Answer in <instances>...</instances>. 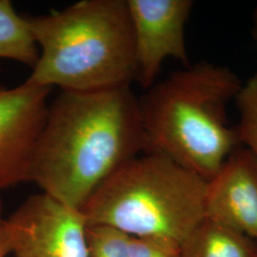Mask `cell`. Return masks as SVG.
<instances>
[{"instance_id":"14","label":"cell","mask_w":257,"mask_h":257,"mask_svg":"<svg viewBox=\"0 0 257 257\" xmlns=\"http://www.w3.org/2000/svg\"><path fill=\"white\" fill-rule=\"evenodd\" d=\"M13 252V235L8 220L0 217V257H6Z\"/></svg>"},{"instance_id":"12","label":"cell","mask_w":257,"mask_h":257,"mask_svg":"<svg viewBox=\"0 0 257 257\" xmlns=\"http://www.w3.org/2000/svg\"><path fill=\"white\" fill-rule=\"evenodd\" d=\"M89 257H130V235L106 225H89L86 230Z\"/></svg>"},{"instance_id":"3","label":"cell","mask_w":257,"mask_h":257,"mask_svg":"<svg viewBox=\"0 0 257 257\" xmlns=\"http://www.w3.org/2000/svg\"><path fill=\"white\" fill-rule=\"evenodd\" d=\"M28 20L40 53L28 84L93 92L138 81L127 0H83Z\"/></svg>"},{"instance_id":"9","label":"cell","mask_w":257,"mask_h":257,"mask_svg":"<svg viewBox=\"0 0 257 257\" xmlns=\"http://www.w3.org/2000/svg\"><path fill=\"white\" fill-rule=\"evenodd\" d=\"M180 257H257V242L205 217L184 241Z\"/></svg>"},{"instance_id":"11","label":"cell","mask_w":257,"mask_h":257,"mask_svg":"<svg viewBox=\"0 0 257 257\" xmlns=\"http://www.w3.org/2000/svg\"><path fill=\"white\" fill-rule=\"evenodd\" d=\"M239 112L235 130L241 146L257 159V74L244 83L235 98Z\"/></svg>"},{"instance_id":"1","label":"cell","mask_w":257,"mask_h":257,"mask_svg":"<svg viewBox=\"0 0 257 257\" xmlns=\"http://www.w3.org/2000/svg\"><path fill=\"white\" fill-rule=\"evenodd\" d=\"M145 150L139 98L131 86L61 91L49 103L30 181L81 210L112 173Z\"/></svg>"},{"instance_id":"7","label":"cell","mask_w":257,"mask_h":257,"mask_svg":"<svg viewBox=\"0 0 257 257\" xmlns=\"http://www.w3.org/2000/svg\"><path fill=\"white\" fill-rule=\"evenodd\" d=\"M138 60V82L148 90L169 57L191 66L185 42V26L192 0H127Z\"/></svg>"},{"instance_id":"10","label":"cell","mask_w":257,"mask_h":257,"mask_svg":"<svg viewBox=\"0 0 257 257\" xmlns=\"http://www.w3.org/2000/svg\"><path fill=\"white\" fill-rule=\"evenodd\" d=\"M39 48L27 18L17 13L10 0H0V59H10L33 69Z\"/></svg>"},{"instance_id":"6","label":"cell","mask_w":257,"mask_h":257,"mask_svg":"<svg viewBox=\"0 0 257 257\" xmlns=\"http://www.w3.org/2000/svg\"><path fill=\"white\" fill-rule=\"evenodd\" d=\"M52 88L22 83L0 85V191L30 181Z\"/></svg>"},{"instance_id":"13","label":"cell","mask_w":257,"mask_h":257,"mask_svg":"<svg viewBox=\"0 0 257 257\" xmlns=\"http://www.w3.org/2000/svg\"><path fill=\"white\" fill-rule=\"evenodd\" d=\"M130 257H180V248L161 239L130 236Z\"/></svg>"},{"instance_id":"5","label":"cell","mask_w":257,"mask_h":257,"mask_svg":"<svg viewBox=\"0 0 257 257\" xmlns=\"http://www.w3.org/2000/svg\"><path fill=\"white\" fill-rule=\"evenodd\" d=\"M8 222L15 257H89L81 211L46 193L30 196Z\"/></svg>"},{"instance_id":"2","label":"cell","mask_w":257,"mask_h":257,"mask_svg":"<svg viewBox=\"0 0 257 257\" xmlns=\"http://www.w3.org/2000/svg\"><path fill=\"white\" fill-rule=\"evenodd\" d=\"M242 85L229 68L207 62L155 83L139 98L145 153L163 155L211 180L241 146L228 106Z\"/></svg>"},{"instance_id":"16","label":"cell","mask_w":257,"mask_h":257,"mask_svg":"<svg viewBox=\"0 0 257 257\" xmlns=\"http://www.w3.org/2000/svg\"><path fill=\"white\" fill-rule=\"evenodd\" d=\"M255 22H256V24H255V30H256V37H257V13H256V19H255Z\"/></svg>"},{"instance_id":"8","label":"cell","mask_w":257,"mask_h":257,"mask_svg":"<svg viewBox=\"0 0 257 257\" xmlns=\"http://www.w3.org/2000/svg\"><path fill=\"white\" fill-rule=\"evenodd\" d=\"M205 217L257 242V159L236 148L208 181Z\"/></svg>"},{"instance_id":"4","label":"cell","mask_w":257,"mask_h":257,"mask_svg":"<svg viewBox=\"0 0 257 257\" xmlns=\"http://www.w3.org/2000/svg\"><path fill=\"white\" fill-rule=\"evenodd\" d=\"M208 181L167 156L143 153L120 166L81 208L87 225L181 248L205 218Z\"/></svg>"},{"instance_id":"15","label":"cell","mask_w":257,"mask_h":257,"mask_svg":"<svg viewBox=\"0 0 257 257\" xmlns=\"http://www.w3.org/2000/svg\"><path fill=\"white\" fill-rule=\"evenodd\" d=\"M2 200H1V197H0V217H1V212H2Z\"/></svg>"}]
</instances>
